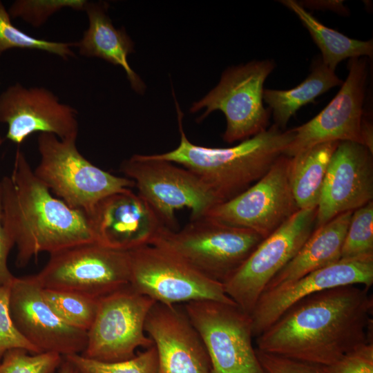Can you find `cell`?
<instances>
[{"label": "cell", "mask_w": 373, "mask_h": 373, "mask_svg": "<svg viewBox=\"0 0 373 373\" xmlns=\"http://www.w3.org/2000/svg\"><path fill=\"white\" fill-rule=\"evenodd\" d=\"M369 289L343 285L301 299L256 337L257 349L316 365L332 363L370 341Z\"/></svg>", "instance_id": "6da1fadb"}, {"label": "cell", "mask_w": 373, "mask_h": 373, "mask_svg": "<svg viewBox=\"0 0 373 373\" xmlns=\"http://www.w3.org/2000/svg\"><path fill=\"white\" fill-rule=\"evenodd\" d=\"M0 188L2 224L17 248V267H25L41 252L97 243L86 213L54 197L19 149Z\"/></svg>", "instance_id": "7a4b0ae2"}, {"label": "cell", "mask_w": 373, "mask_h": 373, "mask_svg": "<svg viewBox=\"0 0 373 373\" xmlns=\"http://www.w3.org/2000/svg\"><path fill=\"white\" fill-rule=\"evenodd\" d=\"M180 134L175 149L152 156L182 165L198 176L221 202L245 191L259 180L291 142V129L274 124L268 129L229 148H211L189 140L182 126L183 113L175 100Z\"/></svg>", "instance_id": "3957f363"}, {"label": "cell", "mask_w": 373, "mask_h": 373, "mask_svg": "<svg viewBox=\"0 0 373 373\" xmlns=\"http://www.w3.org/2000/svg\"><path fill=\"white\" fill-rule=\"evenodd\" d=\"M263 239L251 230L202 217L191 220L179 231L164 227L150 245L165 249L223 285Z\"/></svg>", "instance_id": "277c9868"}, {"label": "cell", "mask_w": 373, "mask_h": 373, "mask_svg": "<svg viewBox=\"0 0 373 373\" xmlns=\"http://www.w3.org/2000/svg\"><path fill=\"white\" fill-rule=\"evenodd\" d=\"M76 140L40 133L37 138L40 160L33 170L52 193L88 216L101 200L134 186L135 183L89 162L78 151Z\"/></svg>", "instance_id": "5b68a950"}, {"label": "cell", "mask_w": 373, "mask_h": 373, "mask_svg": "<svg viewBox=\"0 0 373 373\" xmlns=\"http://www.w3.org/2000/svg\"><path fill=\"white\" fill-rule=\"evenodd\" d=\"M124 177L133 180L142 197L164 225L177 230V210L188 208L191 220L204 217L220 203L210 189L193 173L152 155L135 154L120 164Z\"/></svg>", "instance_id": "8992f818"}, {"label": "cell", "mask_w": 373, "mask_h": 373, "mask_svg": "<svg viewBox=\"0 0 373 373\" xmlns=\"http://www.w3.org/2000/svg\"><path fill=\"white\" fill-rule=\"evenodd\" d=\"M275 67L270 59L252 61L231 66L221 75L218 84L190 107L194 113L205 108L198 121L214 111L225 116L222 138L227 143L243 141L267 129L270 110L263 105L264 83Z\"/></svg>", "instance_id": "52a82bcc"}, {"label": "cell", "mask_w": 373, "mask_h": 373, "mask_svg": "<svg viewBox=\"0 0 373 373\" xmlns=\"http://www.w3.org/2000/svg\"><path fill=\"white\" fill-rule=\"evenodd\" d=\"M44 289L68 291L100 299L129 284L128 251L86 243L50 254L33 275Z\"/></svg>", "instance_id": "ba28073f"}, {"label": "cell", "mask_w": 373, "mask_h": 373, "mask_svg": "<svg viewBox=\"0 0 373 373\" xmlns=\"http://www.w3.org/2000/svg\"><path fill=\"white\" fill-rule=\"evenodd\" d=\"M183 307L204 343L212 373H268L252 345L251 316L237 305L202 300Z\"/></svg>", "instance_id": "9c48e42d"}, {"label": "cell", "mask_w": 373, "mask_h": 373, "mask_svg": "<svg viewBox=\"0 0 373 373\" xmlns=\"http://www.w3.org/2000/svg\"><path fill=\"white\" fill-rule=\"evenodd\" d=\"M128 253V285L156 303L173 305L211 300L236 304L225 294L222 283L206 277L165 249L145 245Z\"/></svg>", "instance_id": "30bf717a"}, {"label": "cell", "mask_w": 373, "mask_h": 373, "mask_svg": "<svg viewBox=\"0 0 373 373\" xmlns=\"http://www.w3.org/2000/svg\"><path fill=\"white\" fill-rule=\"evenodd\" d=\"M155 303L129 285L99 299L97 313L87 331L86 346L81 355L102 362H117L135 356L140 347L153 346L144 325Z\"/></svg>", "instance_id": "8fae6325"}, {"label": "cell", "mask_w": 373, "mask_h": 373, "mask_svg": "<svg viewBox=\"0 0 373 373\" xmlns=\"http://www.w3.org/2000/svg\"><path fill=\"white\" fill-rule=\"evenodd\" d=\"M317 208L299 209L264 238L224 283L225 294L250 315L269 281L296 255L315 229Z\"/></svg>", "instance_id": "7c38bea8"}, {"label": "cell", "mask_w": 373, "mask_h": 373, "mask_svg": "<svg viewBox=\"0 0 373 373\" xmlns=\"http://www.w3.org/2000/svg\"><path fill=\"white\" fill-rule=\"evenodd\" d=\"M289 164L290 157L281 155L259 180L216 204L204 217L251 230L265 238L299 210L291 191Z\"/></svg>", "instance_id": "4fadbf2b"}, {"label": "cell", "mask_w": 373, "mask_h": 373, "mask_svg": "<svg viewBox=\"0 0 373 373\" xmlns=\"http://www.w3.org/2000/svg\"><path fill=\"white\" fill-rule=\"evenodd\" d=\"M347 68L348 75L333 99L313 119L291 129L293 140L284 155L293 157L327 142L352 141L361 144L367 60L364 57L350 59Z\"/></svg>", "instance_id": "5bb4252c"}, {"label": "cell", "mask_w": 373, "mask_h": 373, "mask_svg": "<svg viewBox=\"0 0 373 373\" xmlns=\"http://www.w3.org/2000/svg\"><path fill=\"white\" fill-rule=\"evenodd\" d=\"M41 289L33 275L14 278L10 312L15 327L39 353L81 354L86 346L87 332L61 320L43 298Z\"/></svg>", "instance_id": "9a60e30c"}, {"label": "cell", "mask_w": 373, "mask_h": 373, "mask_svg": "<svg viewBox=\"0 0 373 373\" xmlns=\"http://www.w3.org/2000/svg\"><path fill=\"white\" fill-rule=\"evenodd\" d=\"M0 122L8 126L6 138L20 144L34 133L53 134L61 140L77 138L76 110L44 88L19 83L0 95Z\"/></svg>", "instance_id": "2e32d148"}, {"label": "cell", "mask_w": 373, "mask_h": 373, "mask_svg": "<svg viewBox=\"0 0 373 373\" xmlns=\"http://www.w3.org/2000/svg\"><path fill=\"white\" fill-rule=\"evenodd\" d=\"M373 284V256L341 258L285 285L263 293L251 314L254 337L269 328L291 305L316 292L339 286Z\"/></svg>", "instance_id": "e0dca14e"}, {"label": "cell", "mask_w": 373, "mask_h": 373, "mask_svg": "<svg viewBox=\"0 0 373 373\" xmlns=\"http://www.w3.org/2000/svg\"><path fill=\"white\" fill-rule=\"evenodd\" d=\"M372 153L363 145L341 141L334 151L317 207L315 229L373 199Z\"/></svg>", "instance_id": "ac0fdd59"}, {"label": "cell", "mask_w": 373, "mask_h": 373, "mask_svg": "<svg viewBox=\"0 0 373 373\" xmlns=\"http://www.w3.org/2000/svg\"><path fill=\"white\" fill-rule=\"evenodd\" d=\"M88 217L97 243L124 251L150 245L165 227L151 205L130 189L101 200Z\"/></svg>", "instance_id": "d6986e66"}, {"label": "cell", "mask_w": 373, "mask_h": 373, "mask_svg": "<svg viewBox=\"0 0 373 373\" xmlns=\"http://www.w3.org/2000/svg\"><path fill=\"white\" fill-rule=\"evenodd\" d=\"M144 330L157 350V373H212L204 343L184 307L155 303Z\"/></svg>", "instance_id": "ffe728a7"}, {"label": "cell", "mask_w": 373, "mask_h": 373, "mask_svg": "<svg viewBox=\"0 0 373 373\" xmlns=\"http://www.w3.org/2000/svg\"><path fill=\"white\" fill-rule=\"evenodd\" d=\"M108 8L106 2L86 1L84 11L88 16V27L76 42V48L82 56L100 58L121 66L131 88L142 94L145 84L128 61V55L134 50V44L124 28H115L107 13Z\"/></svg>", "instance_id": "44dd1931"}, {"label": "cell", "mask_w": 373, "mask_h": 373, "mask_svg": "<svg viewBox=\"0 0 373 373\" xmlns=\"http://www.w3.org/2000/svg\"><path fill=\"white\" fill-rule=\"evenodd\" d=\"M352 213H343L314 229L296 255L269 281L263 293L339 260Z\"/></svg>", "instance_id": "7402d4cb"}, {"label": "cell", "mask_w": 373, "mask_h": 373, "mask_svg": "<svg viewBox=\"0 0 373 373\" xmlns=\"http://www.w3.org/2000/svg\"><path fill=\"white\" fill-rule=\"evenodd\" d=\"M342 84L335 72L318 59L313 63L310 74L300 84L289 90L264 89L263 101L272 112L274 124L283 130L299 108Z\"/></svg>", "instance_id": "603a6c76"}, {"label": "cell", "mask_w": 373, "mask_h": 373, "mask_svg": "<svg viewBox=\"0 0 373 373\" xmlns=\"http://www.w3.org/2000/svg\"><path fill=\"white\" fill-rule=\"evenodd\" d=\"M339 142L318 144L290 157L289 180L298 209L317 208L332 155Z\"/></svg>", "instance_id": "cb8c5ba5"}, {"label": "cell", "mask_w": 373, "mask_h": 373, "mask_svg": "<svg viewBox=\"0 0 373 373\" xmlns=\"http://www.w3.org/2000/svg\"><path fill=\"white\" fill-rule=\"evenodd\" d=\"M280 2L300 19L320 49L323 63L332 70L335 71L338 64L347 58L372 56V40L361 41L351 39L325 26L296 1L283 0Z\"/></svg>", "instance_id": "d4e9b609"}, {"label": "cell", "mask_w": 373, "mask_h": 373, "mask_svg": "<svg viewBox=\"0 0 373 373\" xmlns=\"http://www.w3.org/2000/svg\"><path fill=\"white\" fill-rule=\"evenodd\" d=\"M43 298L55 314L68 325L87 332L91 327L99 300L62 290L41 289Z\"/></svg>", "instance_id": "484cf974"}, {"label": "cell", "mask_w": 373, "mask_h": 373, "mask_svg": "<svg viewBox=\"0 0 373 373\" xmlns=\"http://www.w3.org/2000/svg\"><path fill=\"white\" fill-rule=\"evenodd\" d=\"M76 42H57L34 37L15 27L10 16L0 1V55L11 48L45 51L64 59L75 56L73 47Z\"/></svg>", "instance_id": "4316f807"}, {"label": "cell", "mask_w": 373, "mask_h": 373, "mask_svg": "<svg viewBox=\"0 0 373 373\" xmlns=\"http://www.w3.org/2000/svg\"><path fill=\"white\" fill-rule=\"evenodd\" d=\"M71 362L80 373H157L158 358L153 345L132 358L117 362H102L81 354L63 356Z\"/></svg>", "instance_id": "83f0119b"}, {"label": "cell", "mask_w": 373, "mask_h": 373, "mask_svg": "<svg viewBox=\"0 0 373 373\" xmlns=\"http://www.w3.org/2000/svg\"><path fill=\"white\" fill-rule=\"evenodd\" d=\"M373 201L354 210L345 236L341 258L373 256Z\"/></svg>", "instance_id": "f1b7e54d"}, {"label": "cell", "mask_w": 373, "mask_h": 373, "mask_svg": "<svg viewBox=\"0 0 373 373\" xmlns=\"http://www.w3.org/2000/svg\"><path fill=\"white\" fill-rule=\"evenodd\" d=\"M63 356L57 353L30 354L23 349L6 352L0 361V373H55Z\"/></svg>", "instance_id": "f546056e"}, {"label": "cell", "mask_w": 373, "mask_h": 373, "mask_svg": "<svg viewBox=\"0 0 373 373\" xmlns=\"http://www.w3.org/2000/svg\"><path fill=\"white\" fill-rule=\"evenodd\" d=\"M87 1L84 0H18L9 8L12 17H20L34 27L42 26L54 13L64 8L84 10Z\"/></svg>", "instance_id": "4dcf8cb0"}, {"label": "cell", "mask_w": 373, "mask_h": 373, "mask_svg": "<svg viewBox=\"0 0 373 373\" xmlns=\"http://www.w3.org/2000/svg\"><path fill=\"white\" fill-rule=\"evenodd\" d=\"M11 284L0 287V361L12 349H23L30 354L39 352L29 343L15 327L10 312Z\"/></svg>", "instance_id": "1f68e13d"}, {"label": "cell", "mask_w": 373, "mask_h": 373, "mask_svg": "<svg viewBox=\"0 0 373 373\" xmlns=\"http://www.w3.org/2000/svg\"><path fill=\"white\" fill-rule=\"evenodd\" d=\"M318 367L320 373H373V343H363L332 363Z\"/></svg>", "instance_id": "d6a6232c"}, {"label": "cell", "mask_w": 373, "mask_h": 373, "mask_svg": "<svg viewBox=\"0 0 373 373\" xmlns=\"http://www.w3.org/2000/svg\"><path fill=\"white\" fill-rule=\"evenodd\" d=\"M256 352L268 373H320L318 365L265 352L257 348Z\"/></svg>", "instance_id": "836d02e7"}, {"label": "cell", "mask_w": 373, "mask_h": 373, "mask_svg": "<svg viewBox=\"0 0 373 373\" xmlns=\"http://www.w3.org/2000/svg\"><path fill=\"white\" fill-rule=\"evenodd\" d=\"M12 241L6 232L1 218V200L0 188V287L10 285L15 276L10 272L8 265V258L12 248Z\"/></svg>", "instance_id": "e575fe53"}, {"label": "cell", "mask_w": 373, "mask_h": 373, "mask_svg": "<svg viewBox=\"0 0 373 373\" xmlns=\"http://www.w3.org/2000/svg\"><path fill=\"white\" fill-rule=\"evenodd\" d=\"M361 144L373 153V128L369 119L363 117L361 128Z\"/></svg>", "instance_id": "d590c367"}, {"label": "cell", "mask_w": 373, "mask_h": 373, "mask_svg": "<svg viewBox=\"0 0 373 373\" xmlns=\"http://www.w3.org/2000/svg\"><path fill=\"white\" fill-rule=\"evenodd\" d=\"M306 2H308L305 3L306 6L316 9H329L341 13L347 12L341 1H308Z\"/></svg>", "instance_id": "8d00e7d4"}, {"label": "cell", "mask_w": 373, "mask_h": 373, "mask_svg": "<svg viewBox=\"0 0 373 373\" xmlns=\"http://www.w3.org/2000/svg\"><path fill=\"white\" fill-rule=\"evenodd\" d=\"M58 370L59 373H80L78 369L71 362L64 357Z\"/></svg>", "instance_id": "74e56055"}, {"label": "cell", "mask_w": 373, "mask_h": 373, "mask_svg": "<svg viewBox=\"0 0 373 373\" xmlns=\"http://www.w3.org/2000/svg\"><path fill=\"white\" fill-rule=\"evenodd\" d=\"M3 143V139L0 135V146L2 145Z\"/></svg>", "instance_id": "f35d334b"}]
</instances>
